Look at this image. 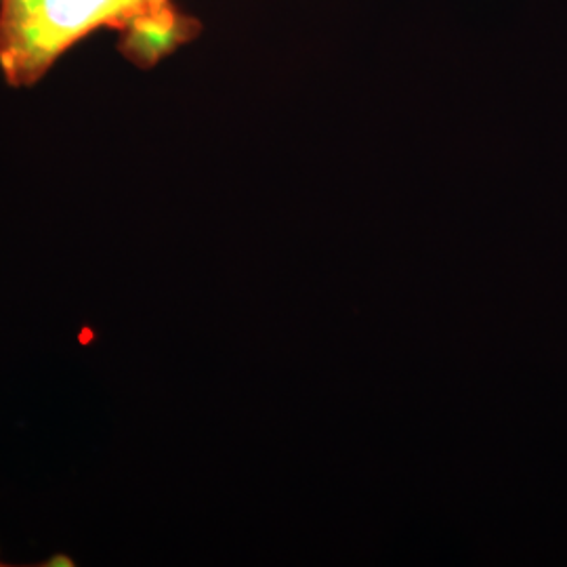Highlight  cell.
<instances>
[{
    "instance_id": "obj_1",
    "label": "cell",
    "mask_w": 567,
    "mask_h": 567,
    "mask_svg": "<svg viewBox=\"0 0 567 567\" xmlns=\"http://www.w3.org/2000/svg\"><path fill=\"white\" fill-rule=\"evenodd\" d=\"M177 25L173 0H0V72L11 86L37 84L100 28L126 32L152 58L171 47Z\"/></svg>"
}]
</instances>
